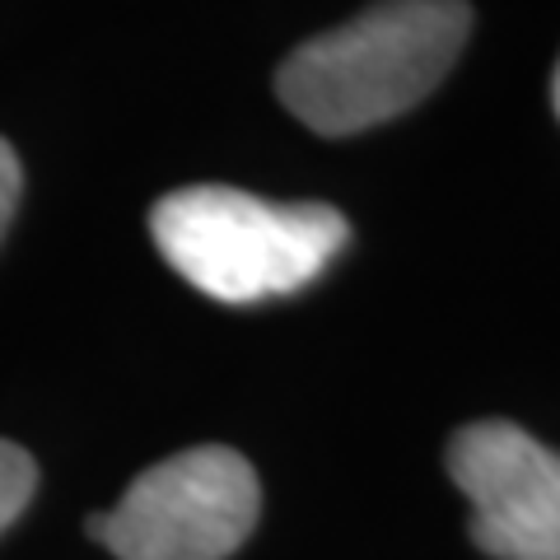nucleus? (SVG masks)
I'll return each mask as SVG.
<instances>
[{"instance_id": "5", "label": "nucleus", "mask_w": 560, "mask_h": 560, "mask_svg": "<svg viewBox=\"0 0 560 560\" xmlns=\"http://www.w3.org/2000/svg\"><path fill=\"white\" fill-rule=\"evenodd\" d=\"M33 486H38V463L20 444L0 440V533L24 514V504L33 500Z\"/></svg>"}, {"instance_id": "3", "label": "nucleus", "mask_w": 560, "mask_h": 560, "mask_svg": "<svg viewBox=\"0 0 560 560\" xmlns=\"http://www.w3.org/2000/svg\"><path fill=\"white\" fill-rule=\"evenodd\" d=\"M261 514V486L243 453L201 444L145 467L113 510L84 528L117 560H224Z\"/></svg>"}, {"instance_id": "4", "label": "nucleus", "mask_w": 560, "mask_h": 560, "mask_svg": "<svg viewBox=\"0 0 560 560\" xmlns=\"http://www.w3.org/2000/svg\"><path fill=\"white\" fill-rule=\"evenodd\" d=\"M448 477L471 504V541L495 560H560V453L510 420L463 425Z\"/></svg>"}, {"instance_id": "1", "label": "nucleus", "mask_w": 560, "mask_h": 560, "mask_svg": "<svg viewBox=\"0 0 560 560\" xmlns=\"http://www.w3.org/2000/svg\"><path fill=\"white\" fill-rule=\"evenodd\" d=\"M471 33L467 0H378L276 70L280 103L318 136H355L440 90Z\"/></svg>"}, {"instance_id": "7", "label": "nucleus", "mask_w": 560, "mask_h": 560, "mask_svg": "<svg viewBox=\"0 0 560 560\" xmlns=\"http://www.w3.org/2000/svg\"><path fill=\"white\" fill-rule=\"evenodd\" d=\"M551 98H556V117H560V66H556V80H551Z\"/></svg>"}, {"instance_id": "6", "label": "nucleus", "mask_w": 560, "mask_h": 560, "mask_svg": "<svg viewBox=\"0 0 560 560\" xmlns=\"http://www.w3.org/2000/svg\"><path fill=\"white\" fill-rule=\"evenodd\" d=\"M20 187H24L20 154L10 150V140H0V234H5L10 220H14V206H20Z\"/></svg>"}, {"instance_id": "2", "label": "nucleus", "mask_w": 560, "mask_h": 560, "mask_svg": "<svg viewBox=\"0 0 560 560\" xmlns=\"http://www.w3.org/2000/svg\"><path fill=\"white\" fill-rule=\"evenodd\" d=\"M150 234L187 285L220 304H257L313 285L350 243L323 201H261L238 187H183L154 201Z\"/></svg>"}]
</instances>
